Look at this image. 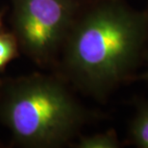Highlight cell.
Wrapping results in <instances>:
<instances>
[{"label":"cell","instance_id":"2","mask_svg":"<svg viewBox=\"0 0 148 148\" xmlns=\"http://www.w3.org/2000/svg\"><path fill=\"white\" fill-rule=\"evenodd\" d=\"M88 114L57 73L32 72L0 79V123L13 143L57 148L76 137Z\"/></svg>","mask_w":148,"mask_h":148},{"label":"cell","instance_id":"4","mask_svg":"<svg viewBox=\"0 0 148 148\" xmlns=\"http://www.w3.org/2000/svg\"><path fill=\"white\" fill-rule=\"evenodd\" d=\"M131 138L136 145L148 148V103L138 107L130 128Z\"/></svg>","mask_w":148,"mask_h":148},{"label":"cell","instance_id":"6","mask_svg":"<svg viewBox=\"0 0 148 148\" xmlns=\"http://www.w3.org/2000/svg\"><path fill=\"white\" fill-rule=\"evenodd\" d=\"M76 146L78 148H116L119 146V141L114 132L108 131L80 138Z\"/></svg>","mask_w":148,"mask_h":148},{"label":"cell","instance_id":"1","mask_svg":"<svg viewBox=\"0 0 148 148\" xmlns=\"http://www.w3.org/2000/svg\"><path fill=\"white\" fill-rule=\"evenodd\" d=\"M148 38V13L121 0L82 1L53 72L105 99L137 66Z\"/></svg>","mask_w":148,"mask_h":148},{"label":"cell","instance_id":"7","mask_svg":"<svg viewBox=\"0 0 148 148\" xmlns=\"http://www.w3.org/2000/svg\"><path fill=\"white\" fill-rule=\"evenodd\" d=\"M140 79H141V80H144V81H147V82H148V67H147V69L145 70V71H144L143 74H141Z\"/></svg>","mask_w":148,"mask_h":148},{"label":"cell","instance_id":"3","mask_svg":"<svg viewBox=\"0 0 148 148\" xmlns=\"http://www.w3.org/2000/svg\"><path fill=\"white\" fill-rule=\"evenodd\" d=\"M12 32L20 52L53 71L81 6V0H9Z\"/></svg>","mask_w":148,"mask_h":148},{"label":"cell","instance_id":"8","mask_svg":"<svg viewBox=\"0 0 148 148\" xmlns=\"http://www.w3.org/2000/svg\"><path fill=\"white\" fill-rule=\"evenodd\" d=\"M2 30H4V27H3V22H2V16L0 14V32Z\"/></svg>","mask_w":148,"mask_h":148},{"label":"cell","instance_id":"9","mask_svg":"<svg viewBox=\"0 0 148 148\" xmlns=\"http://www.w3.org/2000/svg\"><path fill=\"white\" fill-rule=\"evenodd\" d=\"M1 144H2V143H0V147H1V146H2V145H1Z\"/></svg>","mask_w":148,"mask_h":148},{"label":"cell","instance_id":"5","mask_svg":"<svg viewBox=\"0 0 148 148\" xmlns=\"http://www.w3.org/2000/svg\"><path fill=\"white\" fill-rule=\"evenodd\" d=\"M20 49L16 36L12 31L0 32V72L20 54Z\"/></svg>","mask_w":148,"mask_h":148}]
</instances>
